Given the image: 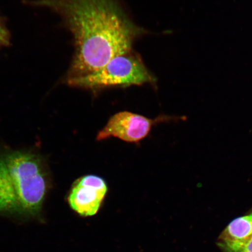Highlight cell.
Instances as JSON below:
<instances>
[{"mask_svg":"<svg viewBox=\"0 0 252 252\" xmlns=\"http://www.w3.org/2000/svg\"><path fill=\"white\" fill-rule=\"evenodd\" d=\"M31 5L61 16L73 36L75 53L65 80L84 76L115 57L131 51L147 31L137 26L118 0H37Z\"/></svg>","mask_w":252,"mask_h":252,"instance_id":"cell-1","label":"cell"},{"mask_svg":"<svg viewBox=\"0 0 252 252\" xmlns=\"http://www.w3.org/2000/svg\"><path fill=\"white\" fill-rule=\"evenodd\" d=\"M46 191L45 172L35 157L15 153L0 159V212L36 214Z\"/></svg>","mask_w":252,"mask_h":252,"instance_id":"cell-2","label":"cell"},{"mask_svg":"<svg viewBox=\"0 0 252 252\" xmlns=\"http://www.w3.org/2000/svg\"><path fill=\"white\" fill-rule=\"evenodd\" d=\"M157 79L141 57L131 51L115 57L98 70L65 82L70 86L91 91L106 88L155 85Z\"/></svg>","mask_w":252,"mask_h":252,"instance_id":"cell-3","label":"cell"},{"mask_svg":"<svg viewBox=\"0 0 252 252\" xmlns=\"http://www.w3.org/2000/svg\"><path fill=\"white\" fill-rule=\"evenodd\" d=\"M165 119L159 117L153 120L130 112H119L109 120L99 132L96 140L115 137L128 143H137L149 135L154 125Z\"/></svg>","mask_w":252,"mask_h":252,"instance_id":"cell-4","label":"cell"},{"mask_svg":"<svg viewBox=\"0 0 252 252\" xmlns=\"http://www.w3.org/2000/svg\"><path fill=\"white\" fill-rule=\"evenodd\" d=\"M108 187L101 178L87 175L75 183L68 198L71 209L80 216L90 217L98 212Z\"/></svg>","mask_w":252,"mask_h":252,"instance_id":"cell-5","label":"cell"},{"mask_svg":"<svg viewBox=\"0 0 252 252\" xmlns=\"http://www.w3.org/2000/svg\"><path fill=\"white\" fill-rule=\"evenodd\" d=\"M217 244L222 252H252V209L233 220L220 235Z\"/></svg>","mask_w":252,"mask_h":252,"instance_id":"cell-6","label":"cell"},{"mask_svg":"<svg viewBox=\"0 0 252 252\" xmlns=\"http://www.w3.org/2000/svg\"><path fill=\"white\" fill-rule=\"evenodd\" d=\"M10 42L9 32L0 20V47L8 46Z\"/></svg>","mask_w":252,"mask_h":252,"instance_id":"cell-7","label":"cell"}]
</instances>
